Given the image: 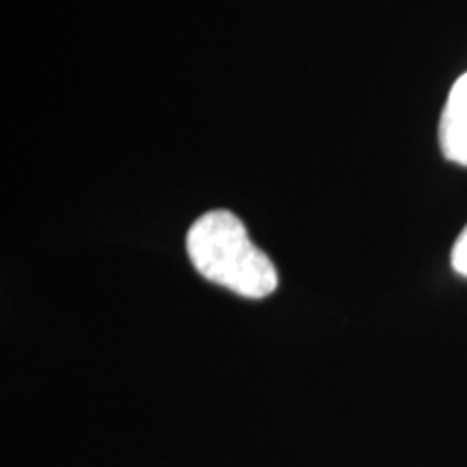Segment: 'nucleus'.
<instances>
[{
	"label": "nucleus",
	"instance_id": "f257e3e1",
	"mask_svg": "<svg viewBox=\"0 0 467 467\" xmlns=\"http://www.w3.org/2000/svg\"><path fill=\"white\" fill-rule=\"evenodd\" d=\"M186 251L202 277L247 299H265L277 288L275 265L227 210L197 219L186 236Z\"/></svg>",
	"mask_w": 467,
	"mask_h": 467
},
{
	"label": "nucleus",
	"instance_id": "f03ea898",
	"mask_svg": "<svg viewBox=\"0 0 467 467\" xmlns=\"http://www.w3.org/2000/svg\"><path fill=\"white\" fill-rule=\"evenodd\" d=\"M440 145L448 161L467 167V72L452 85L443 107Z\"/></svg>",
	"mask_w": 467,
	"mask_h": 467
},
{
	"label": "nucleus",
	"instance_id": "7ed1b4c3",
	"mask_svg": "<svg viewBox=\"0 0 467 467\" xmlns=\"http://www.w3.org/2000/svg\"><path fill=\"white\" fill-rule=\"evenodd\" d=\"M452 268L459 275L467 277V227L459 234L457 243L452 247Z\"/></svg>",
	"mask_w": 467,
	"mask_h": 467
}]
</instances>
